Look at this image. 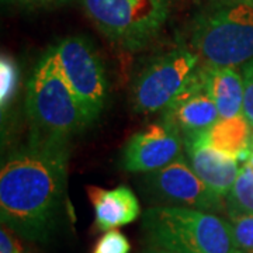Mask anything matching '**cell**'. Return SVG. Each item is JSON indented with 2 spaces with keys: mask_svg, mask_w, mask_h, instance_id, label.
Wrapping results in <instances>:
<instances>
[{
  "mask_svg": "<svg viewBox=\"0 0 253 253\" xmlns=\"http://www.w3.org/2000/svg\"><path fill=\"white\" fill-rule=\"evenodd\" d=\"M68 142L33 135L0 170V218L14 234L48 241L63 212L68 177Z\"/></svg>",
  "mask_w": 253,
  "mask_h": 253,
  "instance_id": "1",
  "label": "cell"
},
{
  "mask_svg": "<svg viewBox=\"0 0 253 253\" xmlns=\"http://www.w3.org/2000/svg\"><path fill=\"white\" fill-rule=\"evenodd\" d=\"M142 231L154 248L174 253H242L228 219L179 206H156L142 214Z\"/></svg>",
  "mask_w": 253,
  "mask_h": 253,
  "instance_id": "2",
  "label": "cell"
},
{
  "mask_svg": "<svg viewBox=\"0 0 253 253\" xmlns=\"http://www.w3.org/2000/svg\"><path fill=\"white\" fill-rule=\"evenodd\" d=\"M26 104L33 135L68 142L90 124L63 75L55 45L42 55L34 69Z\"/></svg>",
  "mask_w": 253,
  "mask_h": 253,
  "instance_id": "3",
  "label": "cell"
},
{
  "mask_svg": "<svg viewBox=\"0 0 253 253\" xmlns=\"http://www.w3.org/2000/svg\"><path fill=\"white\" fill-rule=\"evenodd\" d=\"M190 44L201 65L235 68L253 59V6L225 3L200 13L191 26Z\"/></svg>",
  "mask_w": 253,
  "mask_h": 253,
  "instance_id": "4",
  "label": "cell"
},
{
  "mask_svg": "<svg viewBox=\"0 0 253 253\" xmlns=\"http://www.w3.org/2000/svg\"><path fill=\"white\" fill-rule=\"evenodd\" d=\"M87 17L111 42L128 51L148 45L169 17L168 0H82Z\"/></svg>",
  "mask_w": 253,
  "mask_h": 253,
  "instance_id": "5",
  "label": "cell"
},
{
  "mask_svg": "<svg viewBox=\"0 0 253 253\" xmlns=\"http://www.w3.org/2000/svg\"><path fill=\"white\" fill-rule=\"evenodd\" d=\"M200 65L199 55L187 48H176L156 56L134 83V109L142 114L163 111L189 84Z\"/></svg>",
  "mask_w": 253,
  "mask_h": 253,
  "instance_id": "6",
  "label": "cell"
},
{
  "mask_svg": "<svg viewBox=\"0 0 253 253\" xmlns=\"http://www.w3.org/2000/svg\"><path fill=\"white\" fill-rule=\"evenodd\" d=\"M55 49L63 75L91 124L101 114L107 97L103 62L90 41L84 37H66L55 45Z\"/></svg>",
  "mask_w": 253,
  "mask_h": 253,
  "instance_id": "7",
  "label": "cell"
},
{
  "mask_svg": "<svg viewBox=\"0 0 253 253\" xmlns=\"http://www.w3.org/2000/svg\"><path fill=\"white\" fill-rule=\"evenodd\" d=\"M145 183L154 196L170 206L207 212L225 211V199L210 189L183 158L163 169L148 173Z\"/></svg>",
  "mask_w": 253,
  "mask_h": 253,
  "instance_id": "8",
  "label": "cell"
},
{
  "mask_svg": "<svg viewBox=\"0 0 253 253\" xmlns=\"http://www.w3.org/2000/svg\"><path fill=\"white\" fill-rule=\"evenodd\" d=\"M221 120L217 106L211 99L200 65L189 84L163 110V121L174 126L184 145L206 135Z\"/></svg>",
  "mask_w": 253,
  "mask_h": 253,
  "instance_id": "9",
  "label": "cell"
},
{
  "mask_svg": "<svg viewBox=\"0 0 253 253\" xmlns=\"http://www.w3.org/2000/svg\"><path fill=\"white\" fill-rule=\"evenodd\" d=\"M183 138L168 123L151 124L126 142L123 166L128 172L151 173L163 169L183 158Z\"/></svg>",
  "mask_w": 253,
  "mask_h": 253,
  "instance_id": "10",
  "label": "cell"
},
{
  "mask_svg": "<svg viewBox=\"0 0 253 253\" xmlns=\"http://www.w3.org/2000/svg\"><path fill=\"white\" fill-rule=\"evenodd\" d=\"M191 169L219 197L225 199L235 183L241 163L234 156L208 145L204 135L186 144Z\"/></svg>",
  "mask_w": 253,
  "mask_h": 253,
  "instance_id": "11",
  "label": "cell"
},
{
  "mask_svg": "<svg viewBox=\"0 0 253 253\" xmlns=\"http://www.w3.org/2000/svg\"><path fill=\"white\" fill-rule=\"evenodd\" d=\"M87 194L94 210V221L100 231H111L134 222L141 214L139 201L134 191L126 186L114 189L87 187Z\"/></svg>",
  "mask_w": 253,
  "mask_h": 253,
  "instance_id": "12",
  "label": "cell"
},
{
  "mask_svg": "<svg viewBox=\"0 0 253 253\" xmlns=\"http://www.w3.org/2000/svg\"><path fill=\"white\" fill-rule=\"evenodd\" d=\"M206 87L217 106L219 117L232 118L244 114V79L234 68L201 65Z\"/></svg>",
  "mask_w": 253,
  "mask_h": 253,
  "instance_id": "13",
  "label": "cell"
},
{
  "mask_svg": "<svg viewBox=\"0 0 253 253\" xmlns=\"http://www.w3.org/2000/svg\"><path fill=\"white\" fill-rule=\"evenodd\" d=\"M252 128L244 114L232 118H222L204 135V139L214 149L234 156L242 165L252 154Z\"/></svg>",
  "mask_w": 253,
  "mask_h": 253,
  "instance_id": "14",
  "label": "cell"
},
{
  "mask_svg": "<svg viewBox=\"0 0 253 253\" xmlns=\"http://www.w3.org/2000/svg\"><path fill=\"white\" fill-rule=\"evenodd\" d=\"M225 212L228 217L253 215V166L241 165L235 183L225 197Z\"/></svg>",
  "mask_w": 253,
  "mask_h": 253,
  "instance_id": "15",
  "label": "cell"
},
{
  "mask_svg": "<svg viewBox=\"0 0 253 253\" xmlns=\"http://www.w3.org/2000/svg\"><path fill=\"white\" fill-rule=\"evenodd\" d=\"M18 66L10 56L3 55L0 63V104L1 111L4 113L9 109L11 101L18 90Z\"/></svg>",
  "mask_w": 253,
  "mask_h": 253,
  "instance_id": "16",
  "label": "cell"
},
{
  "mask_svg": "<svg viewBox=\"0 0 253 253\" xmlns=\"http://www.w3.org/2000/svg\"><path fill=\"white\" fill-rule=\"evenodd\" d=\"M236 246L242 253H253V215L228 217Z\"/></svg>",
  "mask_w": 253,
  "mask_h": 253,
  "instance_id": "17",
  "label": "cell"
},
{
  "mask_svg": "<svg viewBox=\"0 0 253 253\" xmlns=\"http://www.w3.org/2000/svg\"><path fill=\"white\" fill-rule=\"evenodd\" d=\"M131 244L123 232L111 229L99 238L91 253H129Z\"/></svg>",
  "mask_w": 253,
  "mask_h": 253,
  "instance_id": "18",
  "label": "cell"
},
{
  "mask_svg": "<svg viewBox=\"0 0 253 253\" xmlns=\"http://www.w3.org/2000/svg\"><path fill=\"white\" fill-rule=\"evenodd\" d=\"M244 79V116L253 126V59L242 65Z\"/></svg>",
  "mask_w": 253,
  "mask_h": 253,
  "instance_id": "19",
  "label": "cell"
},
{
  "mask_svg": "<svg viewBox=\"0 0 253 253\" xmlns=\"http://www.w3.org/2000/svg\"><path fill=\"white\" fill-rule=\"evenodd\" d=\"M0 253H24L20 242L4 225L0 229Z\"/></svg>",
  "mask_w": 253,
  "mask_h": 253,
  "instance_id": "20",
  "label": "cell"
},
{
  "mask_svg": "<svg viewBox=\"0 0 253 253\" xmlns=\"http://www.w3.org/2000/svg\"><path fill=\"white\" fill-rule=\"evenodd\" d=\"M13 4L30 7V9H40V7H54L59 4H65L71 0H7Z\"/></svg>",
  "mask_w": 253,
  "mask_h": 253,
  "instance_id": "21",
  "label": "cell"
},
{
  "mask_svg": "<svg viewBox=\"0 0 253 253\" xmlns=\"http://www.w3.org/2000/svg\"><path fill=\"white\" fill-rule=\"evenodd\" d=\"M142 253H174V252L165 251V249H159V248H154V246H149V248H146Z\"/></svg>",
  "mask_w": 253,
  "mask_h": 253,
  "instance_id": "22",
  "label": "cell"
},
{
  "mask_svg": "<svg viewBox=\"0 0 253 253\" xmlns=\"http://www.w3.org/2000/svg\"><path fill=\"white\" fill-rule=\"evenodd\" d=\"M251 152H252V154H251V156H249V159H248L246 162L251 163V165H252V166H253V141H252V146H251Z\"/></svg>",
  "mask_w": 253,
  "mask_h": 253,
  "instance_id": "23",
  "label": "cell"
},
{
  "mask_svg": "<svg viewBox=\"0 0 253 253\" xmlns=\"http://www.w3.org/2000/svg\"><path fill=\"white\" fill-rule=\"evenodd\" d=\"M246 3H249V4H252V6H253V0H248Z\"/></svg>",
  "mask_w": 253,
  "mask_h": 253,
  "instance_id": "24",
  "label": "cell"
},
{
  "mask_svg": "<svg viewBox=\"0 0 253 253\" xmlns=\"http://www.w3.org/2000/svg\"><path fill=\"white\" fill-rule=\"evenodd\" d=\"M238 1H248V0H238Z\"/></svg>",
  "mask_w": 253,
  "mask_h": 253,
  "instance_id": "25",
  "label": "cell"
}]
</instances>
